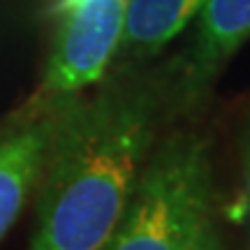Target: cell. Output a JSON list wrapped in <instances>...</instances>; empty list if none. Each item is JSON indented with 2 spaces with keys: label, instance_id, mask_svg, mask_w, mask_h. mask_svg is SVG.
Wrapping results in <instances>:
<instances>
[{
  "label": "cell",
  "instance_id": "obj_7",
  "mask_svg": "<svg viewBox=\"0 0 250 250\" xmlns=\"http://www.w3.org/2000/svg\"><path fill=\"white\" fill-rule=\"evenodd\" d=\"M190 250H223V243H220V239H218V234H215L213 225L208 223L202 229V234L197 236V241L192 243V248Z\"/></svg>",
  "mask_w": 250,
  "mask_h": 250
},
{
  "label": "cell",
  "instance_id": "obj_1",
  "mask_svg": "<svg viewBox=\"0 0 250 250\" xmlns=\"http://www.w3.org/2000/svg\"><path fill=\"white\" fill-rule=\"evenodd\" d=\"M155 102L118 90L56 114L30 250H104L155 137Z\"/></svg>",
  "mask_w": 250,
  "mask_h": 250
},
{
  "label": "cell",
  "instance_id": "obj_2",
  "mask_svg": "<svg viewBox=\"0 0 250 250\" xmlns=\"http://www.w3.org/2000/svg\"><path fill=\"white\" fill-rule=\"evenodd\" d=\"M211 197L208 144L179 134L144 165L104 250H190L211 223Z\"/></svg>",
  "mask_w": 250,
  "mask_h": 250
},
{
  "label": "cell",
  "instance_id": "obj_4",
  "mask_svg": "<svg viewBox=\"0 0 250 250\" xmlns=\"http://www.w3.org/2000/svg\"><path fill=\"white\" fill-rule=\"evenodd\" d=\"M250 40V0H206L188 58L186 90L199 93Z\"/></svg>",
  "mask_w": 250,
  "mask_h": 250
},
{
  "label": "cell",
  "instance_id": "obj_5",
  "mask_svg": "<svg viewBox=\"0 0 250 250\" xmlns=\"http://www.w3.org/2000/svg\"><path fill=\"white\" fill-rule=\"evenodd\" d=\"M54 127L56 114L0 139V239L9 232L40 181Z\"/></svg>",
  "mask_w": 250,
  "mask_h": 250
},
{
  "label": "cell",
  "instance_id": "obj_3",
  "mask_svg": "<svg viewBox=\"0 0 250 250\" xmlns=\"http://www.w3.org/2000/svg\"><path fill=\"white\" fill-rule=\"evenodd\" d=\"M130 0H58L46 88L70 95L102 79L121 46Z\"/></svg>",
  "mask_w": 250,
  "mask_h": 250
},
{
  "label": "cell",
  "instance_id": "obj_6",
  "mask_svg": "<svg viewBox=\"0 0 250 250\" xmlns=\"http://www.w3.org/2000/svg\"><path fill=\"white\" fill-rule=\"evenodd\" d=\"M206 0H130L121 46L130 54L151 56L171 42L199 14Z\"/></svg>",
  "mask_w": 250,
  "mask_h": 250
}]
</instances>
